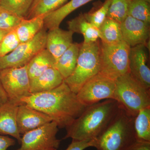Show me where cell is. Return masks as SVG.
Returning <instances> with one entry per match:
<instances>
[{
	"label": "cell",
	"mask_w": 150,
	"mask_h": 150,
	"mask_svg": "<svg viewBox=\"0 0 150 150\" xmlns=\"http://www.w3.org/2000/svg\"><path fill=\"white\" fill-rule=\"evenodd\" d=\"M147 2L150 3V0H145Z\"/></svg>",
	"instance_id": "8d00e7d4"
},
{
	"label": "cell",
	"mask_w": 150,
	"mask_h": 150,
	"mask_svg": "<svg viewBox=\"0 0 150 150\" xmlns=\"http://www.w3.org/2000/svg\"><path fill=\"white\" fill-rule=\"evenodd\" d=\"M114 100L127 114L135 118L140 110L150 107V90L128 73L116 79Z\"/></svg>",
	"instance_id": "277c9868"
},
{
	"label": "cell",
	"mask_w": 150,
	"mask_h": 150,
	"mask_svg": "<svg viewBox=\"0 0 150 150\" xmlns=\"http://www.w3.org/2000/svg\"><path fill=\"white\" fill-rule=\"evenodd\" d=\"M120 109L118 103L113 99L105 100L87 106L81 115L66 128L67 134L63 139H96L112 122Z\"/></svg>",
	"instance_id": "7a4b0ae2"
},
{
	"label": "cell",
	"mask_w": 150,
	"mask_h": 150,
	"mask_svg": "<svg viewBox=\"0 0 150 150\" xmlns=\"http://www.w3.org/2000/svg\"><path fill=\"white\" fill-rule=\"evenodd\" d=\"M115 87V80L98 73L81 88L77 97L81 103L87 107L101 100H114Z\"/></svg>",
	"instance_id": "9c48e42d"
},
{
	"label": "cell",
	"mask_w": 150,
	"mask_h": 150,
	"mask_svg": "<svg viewBox=\"0 0 150 150\" xmlns=\"http://www.w3.org/2000/svg\"><path fill=\"white\" fill-rule=\"evenodd\" d=\"M146 44L131 47L129 58V73L145 88L150 90V69L147 65Z\"/></svg>",
	"instance_id": "8fae6325"
},
{
	"label": "cell",
	"mask_w": 150,
	"mask_h": 150,
	"mask_svg": "<svg viewBox=\"0 0 150 150\" xmlns=\"http://www.w3.org/2000/svg\"><path fill=\"white\" fill-rule=\"evenodd\" d=\"M74 33L60 28L49 30L46 37V49L56 59V62L73 43Z\"/></svg>",
	"instance_id": "5bb4252c"
},
{
	"label": "cell",
	"mask_w": 150,
	"mask_h": 150,
	"mask_svg": "<svg viewBox=\"0 0 150 150\" xmlns=\"http://www.w3.org/2000/svg\"><path fill=\"white\" fill-rule=\"evenodd\" d=\"M8 32H9L6 31V30H3L0 29V42H1V41L2 40L4 37Z\"/></svg>",
	"instance_id": "e575fe53"
},
{
	"label": "cell",
	"mask_w": 150,
	"mask_h": 150,
	"mask_svg": "<svg viewBox=\"0 0 150 150\" xmlns=\"http://www.w3.org/2000/svg\"><path fill=\"white\" fill-rule=\"evenodd\" d=\"M93 0H71L44 17V28L49 30L59 27L64 19L77 9Z\"/></svg>",
	"instance_id": "e0dca14e"
},
{
	"label": "cell",
	"mask_w": 150,
	"mask_h": 150,
	"mask_svg": "<svg viewBox=\"0 0 150 150\" xmlns=\"http://www.w3.org/2000/svg\"><path fill=\"white\" fill-rule=\"evenodd\" d=\"M131 47L123 40L114 44L100 42V74L113 80L129 73Z\"/></svg>",
	"instance_id": "8992f818"
},
{
	"label": "cell",
	"mask_w": 150,
	"mask_h": 150,
	"mask_svg": "<svg viewBox=\"0 0 150 150\" xmlns=\"http://www.w3.org/2000/svg\"><path fill=\"white\" fill-rule=\"evenodd\" d=\"M59 131L54 121L26 132L21 140V146L15 150H43L50 148L58 149L61 140L56 137Z\"/></svg>",
	"instance_id": "30bf717a"
},
{
	"label": "cell",
	"mask_w": 150,
	"mask_h": 150,
	"mask_svg": "<svg viewBox=\"0 0 150 150\" xmlns=\"http://www.w3.org/2000/svg\"><path fill=\"white\" fill-rule=\"evenodd\" d=\"M0 80L11 101L20 105L22 98L31 95L27 65L1 70Z\"/></svg>",
	"instance_id": "ba28073f"
},
{
	"label": "cell",
	"mask_w": 150,
	"mask_h": 150,
	"mask_svg": "<svg viewBox=\"0 0 150 150\" xmlns=\"http://www.w3.org/2000/svg\"><path fill=\"white\" fill-rule=\"evenodd\" d=\"M43 150H57V149H54V148H50V149H46Z\"/></svg>",
	"instance_id": "d590c367"
},
{
	"label": "cell",
	"mask_w": 150,
	"mask_h": 150,
	"mask_svg": "<svg viewBox=\"0 0 150 150\" xmlns=\"http://www.w3.org/2000/svg\"><path fill=\"white\" fill-rule=\"evenodd\" d=\"M99 38L101 42L114 44L123 40L120 23L106 17L99 28Z\"/></svg>",
	"instance_id": "603a6c76"
},
{
	"label": "cell",
	"mask_w": 150,
	"mask_h": 150,
	"mask_svg": "<svg viewBox=\"0 0 150 150\" xmlns=\"http://www.w3.org/2000/svg\"><path fill=\"white\" fill-rule=\"evenodd\" d=\"M81 44L73 43L56 62L55 68L62 75L64 80L69 77L74 71Z\"/></svg>",
	"instance_id": "d6986e66"
},
{
	"label": "cell",
	"mask_w": 150,
	"mask_h": 150,
	"mask_svg": "<svg viewBox=\"0 0 150 150\" xmlns=\"http://www.w3.org/2000/svg\"><path fill=\"white\" fill-rule=\"evenodd\" d=\"M44 16L26 19H23L15 29L21 43L33 39L44 28Z\"/></svg>",
	"instance_id": "44dd1931"
},
{
	"label": "cell",
	"mask_w": 150,
	"mask_h": 150,
	"mask_svg": "<svg viewBox=\"0 0 150 150\" xmlns=\"http://www.w3.org/2000/svg\"><path fill=\"white\" fill-rule=\"evenodd\" d=\"M124 150H150V143L136 140Z\"/></svg>",
	"instance_id": "1f68e13d"
},
{
	"label": "cell",
	"mask_w": 150,
	"mask_h": 150,
	"mask_svg": "<svg viewBox=\"0 0 150 150\" xmlns=\"http://www.w3.org/2000/svg\"><path fill=\"white\" fill-rule=\"evenodd\" d=\"M134 117L121 108L112 122L103 132L94 139L97 150H124L136 141Z\"/></svg>",
	"instance_id": "3957f363"
},
{
	"label": "cell",
	"mask_w": 150,
	"mask_h": 150,
	"mask_svg": "<svg viewBox=\"0 0 150 150\" xmlns=\"http://www.w3.org/2000/svg\"><path fill=\"white\" fill-rule=\"evenodd\" d=\"M134 129L137 141L150 143V107L139 111L134 118Z\"/></svg>",
	"instance_id": "7402d4cb"
},
{
	"label": "cell",
	"mask_w": 150,
	"mask_h": 150,
	"mask_svg": "<svg viewBox=\"0 0 150 150\" xmlns=\"http://www.w3.org/2000/svg\"><path fill=\"white\" fill-rule=\"evenodd\" d=\"M67 24L69 30L83 35L84 42H95L99 38V29L86 19L83 13H81L71 20Z\"/></svg>",
	"instance_id": "ac0fdd59"
},
{
	"label": "cell",
	"mask_w": 150,
	"mask_h": 150,
	"mask_svg": "<svg viewBox=\"0 0 150 150\" xmlns=\"http://www.w3.org/2000/svg\"><path fill=\"white\" fill-rule=\"evenodd\" d=\"M23 19L0 7V29L8 32L14 30Z\"/></svg>",
	"instance_id": "f1b7e54d"
},
{
	"label": "cell",
	"mask_w": 150,
	"mask_h": 150,
	"mask_svg": "<svg viewBox=\"0 0 150 150\" xmlns=\"http://www.w3.org/2000/svg\"><path fill=\"white\" fill-rule=\"evenodd\" d=\"M21 102L48 115L60 129L69 127L86 107L64 81L51 90L31 94Z\"/></svg>",
	"instance_id": "6da1fadb"
},
{
	"label": "cell",
	"mask_w": 150,
	"mask_h": 150,
	"mask_svg": "<svg viewBox=\"0 0 150 150\" xmlns=\"http://www.w3.org/2000/svg\"><path fill=\"white\" fill-rule=\"evenodd\" d=\"M47 34L44 28L31 40L20 43L12 52L0 57V71L27 65L33 57L46 48Z\"/></svg>",
	"instance_id": "52a82bcc"
},
{
	"label": "cell",
	"mask_w": 150,
	"mask_h": 150,
	"mask_svg": "<svg viewBox=\"0 0 150 150\" xmlns=\"http://www.w3.org/2000/svg\"><path fill=\"white\" fill-rule=\"evenodd\" d=\"M13 139L8 136L0 135V150H7L10 147L15 145Z\"/></svg>",
	"instance_id": "d6a6232c"
},
{
	"label": "cell",
	"mask_w": 150,
	"mask_h": 150,
	"mask_svg": "<svg viewBox=\"0 0 150 150\" xmlns=\"http://www.w3.org/2000/svg\"><path fill=\"white\" fill-rule=\"evenodd\" d=\"M131 0H112L107 17L121 23L127 16L128 6Z\"/></svg>",
	"instance_id": "4316f807"
},
{
	"label": "cell",
	"mask_w": 150,
	"mask_h": 150,
	"mask_svg": "<svg viewBox=\"0 0 150 150\" xmlns=\"http://www.w3.org/2000/svg\"><path fill=\"white\" fill-rule=\"evenodd\" d=\"M52 121L43 112L24 103L19 105L16 114V123L21 134H25Z\"/></svg>",
	"instance_id": "4fadbf2b"
},
{
	"label": "cell",
	"mask_w": 150,
	"mask_h": 150,
	"mask_svg": "<svg viewBox=\"0 0 150 150\" xmlns=\"http://www.w3.org/2000/svg\"><path fill=\"white\" fill-rule=\"evenodd\" d=\"M8 100V97L0 80V106L7 102Z\"/></svg>",
	"instance_id": "836d02e7"
},
{
	"label": "cell",
	"mask_w": 150,
	"mask_h": 150,
	"mask_svg": "<svg viewBox=\"0 0 150 150\" xmlns=\"http://www.w3.org/2000/svg\"><path fill=\"white\" fill-rule=\"evenodd\" d=\"M64 81V78L56 68H49L38 76L30 80V93L51 90L59 86Z\"/></svg>",
	"instance_id": "2e32d148"
},
{
	"label": "cell",
	"mask_w": 150,
	"mask_h": 150,
	"mask_svg": "<svg viewBox=\"0 0 150 150\" xmlns=\"http://www.w3.org/2000/svg\"><path fill=\"white\" fill-rule=\"evenodd\" d=\"M100 42L81 43L76 66L74 71L64 80L71 90L77 93L90 79L99 73Z\"/></svg>",
	"instance_id": "5b68a950"
},
{
	"label": "cell",
	"mask_w": 150,
	"mask_h": 150,
	"mask_svg": "<svg viewBox=\"0 0 150 150\" xmlns=\"http://www.w3.org/2000/svg\"><path fill=\"white\" fill-rule=\"evenodd\" d=\"M112 0H106L102 5L94 11L84 13L86 19L97 28H99L105 19Z\"/></svg>",
	"instance_id": "83f0119b"
},
{
	"label": "cell",
	"mask_w": 150,
	"mask_h": 150,
	"mask_svg": "<svg viewBox=\"0 0 150 150\" xmlns=\"http://www.w3.org/2000/svg\"><path fill=\"white\" fill-rule=\"evenodd\" d=\"M19 105L9 100L0 106V135H9L20 144L21 134L16 123V114Z\"/></svg>",
	"instance_id": "9a60e30c"
},
{
	"label": "cell",
	"mask_w": 150,
	"mask_h": 150,
	"mask_svg": "<svg viewBox=\"0 0 150 150\" xmlns=\"http://www.w3.org/2000/svg\"><path fill=\"white\" fill-rule=\"evenodd\" d=\"M20 43L15 30L10 31L0 42V57L12 52Z\"/></svg>",
	"instance_id": "f546056e"
},
{
	"label": "cell",
	"mask_w": 150,
	"mask_h": 150,
	"mask_svg": "<svg viewBox=\"0 0 150 150\" xmlns=\"http://www.w3.org/2000/svg\"><path fill=\"white\" fill-rule=\"evenodd\" d=\"M56 60L46 49H43L33 57L27 65L30 80L41 74L49 68H55Z\"/></svg>",
	"instance_id": "ffe728a7"
},
{
	"label": "cell",
	"mask_w": 150,
	"mask_h": 150,
	"mask_svg": "<svg viewBox=\"0 0 150 150\" xmlns=\"http://www.w3.org/2000/svg\"><path fill=\"white\" fill-rule=\"evenodd\" d=\"M34 0H0V7L22 18L27 16Z\"/></svg>",
	"instance_id": "484cf974"
},
{
	"label": "cell",
	"mask_w": 150,
	"mask_h": 150,
	"mask_svg": "<svg viewBox=\"0 0 150 150\" xmlns=\"http://www.w3.org/2000/svg\"><path fill=\"white\" fill-rule=\"evenodd\" d=\"M149 24L127 16L120 23L123 40L131 47L146 44L150 36Z\"/></svg>",
	"instance_id": "7c38bea8"
},
{
	"label": "cell",
	"mask_w": 150,
	"mask_h": 150,
	"mask_svg": "<svg viewBox=\"0 0 150 150\" xmlns=\"http://www.w3.org/2000/svg\"><path fill=\"white\" fill-rule=\"evenodd\" d=\"M68 0H34L26 18L29 19L44 16L58 9Z\"/></svg>",
	"instance_id": "cb8c5ba5"
},
{
	"label": "cell",
	"mask_w": 150,
	"mask_h": 150,
	"mask_svg": "<svg viewBox=\"0 0 150 150\" xmlns=\"http://www.w3.org/2000/svg\"><path fill=\"white\" fill-rule=\"evenodd\" d=\"M72 140L71 144L64 150H84L87 148L93 147V139Z\"/></svg>",
	"instance_id": "4dcf8cb0"
},
{
	"label": "cell",
	"mask_w": 150,
	"mask_h": 150,
	"mask_svg": "<svg viewBox=\"0 0 150 150\" xmlns=\"http://www.w3.org/2000/svg\"><path fill=\"white\" fill-rule=\"evenodd\" d=\"M127 16L150 24V3L145 0H131L128 6Z\"/></svg>",
	"instance_id": "d4e9b609"
}]
</instances>
